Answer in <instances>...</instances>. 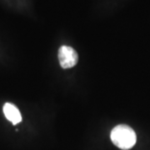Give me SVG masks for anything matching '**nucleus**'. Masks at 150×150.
Returning a JSON list of instances; mask_svg holds the SVG:
<instances>
[{
  "label": "nucleus",
  "instance_id": "f257e3e1",
  "mask_svg": "<svg viewBox=\"0 0 150 150\" xmlns=\"http://www.w3.org/2000/svg\"><path fill=\"white\" fill-rule=\"evenodd\" d=\"M110 137L112 144L123 150L130 149L137 141V136L134 129L125 124L114 127L111 131Z\"/></svg>",
  "mask_w": 150,
  "mask_h": 150
},
{
  "label": "nucleus",
  "instance_id": "7ed1b4c3",
  "mask_svg": "<svg viewBox=\"0 0 150 150\" xmlns=\"http://www.w3.org/2000/svg\"><path fill=\"white\" fill-rule=\"evenodd\" d=\"M3 110L6 118L8 121H10L13 125H16L22 121L21 113L14 104L10 103H6L4 105Z\"/></svg>",
  "mask_w": 150,
  "mask_h": 150
},
{
  "label": "nucleus",
  "instance_id": "f03ea898",
  "mask_svg": "<svg viewBox=\"0 0 150 150\" xmlns=\"http://www.w3.org/2000/svg\"><path fill=\"white\" fill-rule=\"evenodd\" d=\"M59 60L63 69H70L78 64L79 55L74 48L64 45L59 49Z\"/></svg>",
  "mask_w": 150,
  "mask_h": 150
}]
</instances>
